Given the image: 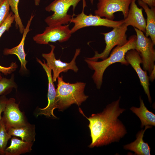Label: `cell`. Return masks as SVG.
<instances>
[{
	"label": "cell",
	"instance_id": "obj_1",
	"mask_svg": "<svg viewBox=\"0 0 155 155\" xmlns=\"http://www.w3.org/2000/svg\"><path fill=\"white\" fill-rule=\"evenodd\" d=\"M121 97L108 104L103 111L86 117L80 108L79 111L89 121L92 139L89 147L92 148L118 142L127 133L126 128L118 117L125 109L119 104Z\"/></svg>",
	"mask_w": 155,
	"mask_h": 155
},
{
	"label": "cell",
	"instance_id": "obj_2",
	"mask_svg": "<svg viewBox=\"0 0 155 155\" xmlns=\"http://www.w3.org/2000/svg\"><path fill=\"white\" fill-rule=\"evenodd\" d=\"M136 40V35L131 36L125 44L117 46L113 50L110 56L102 61H93L86 58L84 60L88 67L94 71L92 78L98 89H100L101 87L104 73L109 66L118 62L126 65H129L125 59V55L128 51L135 49Z\"/></svg>",
	"mask_w": 155,
	"mask_h": 155
},
{
	"label": "cell",
	"instance_id": "obj_3",
	"mask_svg": "<svg viewBox=\"0 0 155 155\" xmlns=\"http://www.w3.org/2000/svg\"><path fill=\"white\" fill-rule=\"evenodd\" d=\"M57 79V108L59 111H62L73 104L79 106L88 98L84 92L86 83L66 82L63 80L62 75L58 77Z\"/></svg>",
	"mask_w": 155,
	"mask_h": 155
},
{
	"label": "cell",
	"instance_id": "obj_4",
	"mask_svg": "<svg viewBox=\"0 0 155 155\" xmlns=\"http://www.w3.org/2000/svg\"><path fill=\"white\" fill-rule=\"evenodd\" d=\"M82 0H54L46 7L48 12L53 11V13L44 20L48 26L67 24L73 17L67 13L71 6L74 11L78 3Z\"/></svg>",
	"mask_w": 155,
	"mask_h": 155
},
{
	"label": "cell",
	"instance_id": "obj_5",
	"mask_svg": "<svg viewBox=\"0 0 155 155\" xmlns=\"http://www.w3.org/2000/svg\"><path fill=\"white\" fill-rule=\"evenodd\" d=\"M83 1V9L82 12L73 17V15L70 23L74 25L71 29L72 34L82 28L90 26H104L113 28L118 26L123 23L124 20L114 21L101 17L97 15L85 14L84 12L86 6L85 0Z\"/></svg>",
	"mask_w": 155,
	"mask_h": 155
},
{
	"label": "cell",
	"instance_id": "obj_6",
	"mask_svg": "<svg viewBox=\"0 0 155 155\" xmlns=\"http://www.w3.org/2000/svg\"><path fill=\"white\" fill-rule=\"evenodd\" d=\"M127 27L123 23L120 26L113 28V29L109 32L101 33L104 36L106 44L105 48L101 53L95 51L93 57L86 58L95 61H97L99 59L104 60L106 58L115 46H122L127 42L126 34Z\"/></svg>",
	"mask_w": 155,
	"mask_h": 155
},
{
	"label": "cell",
	"instance_id": "obj_7",
	"mask_svg": "<svg viewBox=\"0 0 155 155\" xmlns=\"http://www.w3.org/2000/svg\"><path fill=\"white\" fill-rule=\"evenodd\" d=\"M134 28L137 36L135 49L141 56L143 69L150 73L155 66V44L142 32L135 28Z\"/></svg>",
	"mask_w": 155,
	"mask_h": 155
},
{
	"label": "cell",
	"instance_id": "obj_8",
	"mask_svg": "<svg viewBox=\"0 0 155 155\" xmlns=\"http://www.w3.org/2000/svg\"><path fill=\"white\" fill-rule=\"evenodd\" d=\"M72 34L68 24L48 26L43 33L36 34L33 38L37 44H47L49 42H65L69 39Z\"/></svg>",
	"mask_w": 155,
	"mask_h": 155
},
{
	"label": "cell",
	"instance_id": "obj_9",
	"mask_svg": "<svg viewBox=\"0 0 155 155\" xmlns=\"http://www.w3.org/2000/svg\"><path fill=\"white\" fill-rule=\"evenodd\" d=\"M51 51L48 53H42V56L46 60V65L53 71V80L54 82L56 81L60 74L62 72H66L69 70L77 72L78 68L76 65L75 60L81 52L80 49H76L74 55L71 61L69 63L64 62L60 59H56L54 51L55 46L50 44Z\"/></svg>",
	"mask_w": 155,
	"mask_h": 155
},
{
	"label": "cell",
	"instance_id": "obj_10",
	"mask_svg": "<svg viewBox=\"0 0 155 155\" xmlns=\"http://www.w3.org/2000/svg\"><path fill=\"white\" fill-rule=\"evenodd\" d=\"M97 8L94 14L111 20L115 18L114 13L121 12L124 19L127 16L132 0H98Z\"/></svg>",
	"mask_w": 155,
	"mask_h": 155
},
{
	"label": "cell",
	"instance_id": "obj_11",
	"mask_svg": "<svg viewBox=\"0 0 155 155\" xmlns=\"http://www.w3.org/2000/svg\"><path fill=\"white\" fill-rule=\"evenodd\" d=\"M3 113L2 118L7 130L22 126L28 122L24 113L20 109L19 104L13 98L8 99Z\"/></svg>",
	"mask_w": 155,
	"mask_h": 155
},
{
	"label": "cell",
	"instance_id": "obj_12",
	"mask_svg": "<svg viewBox=\"0 0 155 155\" xmlns=\"http://www.w3.org/2000/svg\"><path fill=\"white\" fill-rule=\"evenodd\" d=\"M37 61L40 64L46 72L48 79V92L47 98L48 104L47 106L43 108H39V111L36 114L37 117L40 115H44L48 117H57L54 115L53 111L57 108L56 92L52 75V70L46 65L44 61L43 63L37 58Z\"/></svg>",
	"mask_w": 155,
	"mask_h": 155
},
{
	"label": "cell",
	"instance_id": "obj_13",
	"mask_svg": "<svg viewBox=\"0 0 155 155\" xmlns=\"http://www.w3.org/2000/svg\"><path fill=\"white\" fill-rule=\"evenodd\" d=\"M125 58L129 64L131 66L136 72L141 84L148 96V101L151 103L152 98L149 88V76L147 71L143 70L140 66L142 60L139 53L135 49H131L126 53Z\"/></svg>",
	"mask_w": 155,
	"mask_h": 155
},
{
	"label": "cell",
	"instance_id": "obj_14",
	"mask_svg": "<svg viewBox=\"0 0 155 155\" xmlns=\"http://www.w3.org/2000/svg\"><path fill=\"white\" fill-rule=\"evenodd\" d=\"M135 1L136 0H132L127 16L123 20V23L128 26H131L145 33L146 21L143 15V9L138 7Z\"/></svg>",
	"mask_w": 155,
	"mask_h": 155
},
{
	"label": "cell",
	"instance_id": "obj_15",
	"mask_svg": "<svg viewBox=\"0 0 155 155\" xmlns=\"http://www.w3.org/2000/svg\"><path fill=\"white\" fill-rule=\"evenodd\" d=\"M34 15H32L28 21L27 25L24 28L21 40L17 46L10 49L5 48L3 51L4 55H15L18 57L21 63L20 71H26L27 70L26 65L27 61L26 60V54L24 50V44L26 38L28 33L30 31V26Z\"/></svg>",
	"mask_w": 155,
	"mask_h": 155
},
{
	"label": "cell",
	"instance_id": "obj_16",
	"mask_svg": "<svg viewBox=\"0 0 155 155\" xmlns=\"http://www.w3.org/2000/svg\"><path fill=\"white\" fill-rule=\"evenodd\" d=\"M152 125L145 126L144 129H142L137 133L136 139L134 142L123 146V148L134 152L137 155H150V148L148 144L143 140L146 130L152 127Z\"/></svg>",
	"mask_w": 155,
	"mask_h": 155
},
{
	"label": "cell",
	"instance_id": "obj_17",
	"mask_svg": "<svg viewBox=\"0 0 155 155\" xmlns=\"http://www.w3.org/2000/svg\"><path fill=\"white\" fill-rule=\"evenodd\" d=\"M7 131L10 135L19 137L24 141L34 142L35 140V126L28 122L20 127L9 128Z\"/></svg>",
	"mask_w": 155,
	"mask_h": 155
},
{
	"label": "cell",
	"instance_id": "obj_18",
	"mask_svg": "<svg viewBox=\"0 0 155 155\" xmlns=\"http://www.w3.org/2000/svg\"><path fill=\"white\" fill-rule=\"evenodd\" d=\"M140 100L139 107L132 106L130 108V110L139 118L141 122L142 128L147 125L155 126V115L147 108L141 97Z\"/></svg>",
	"mask_w": 155,
	"mask_h": 155
},
{
	"label": "cell",
	"instance_id": "obj_19",
	"mask_svg": "<svg viewBox=\"0 0 155 155\" xmlns=\"http://www.w3.org/2000/svg\"><path fill=\"white\" fill-rule=\"evenodd\" d=\"M33 142L24 141L13 136L11 139L10 146L6 148V155H19L29 152L32 150Z\"/></svg>",
	"mask_w": 155,
	"mask_h": 155
},
{
	"label": "cell",
	"instance_id": "obj_20",
	"mask_svg": "<svg viewBox=\"0 0 155 155\" xmlns=\"http://www.w3.org/2000/svg\"><path fill=\"white\" fill-rule=\"evenodd\" d=\"M139 5L143 8L147 15L145 36H150L155 44V8H150L146 3L140 0H138Z\"/></svg>",
	"mask_w": 155,
	"mask_h": 155
},
{
	"label": "cell",
	"instance_id": "obj_21",
	"mask_svg": "<svg viewBox=\"0 0 155 155\" xmlns=\"http://www.w3.org/2000/svg\"><path fill=\"white\" fill-rule=\"evenodd\" d=\"M17 85L14 81V76L12 74L11 78H2L0 80V96L9 93L13 89H16Z\"/></svg>",
	"mask_w": 155,
	"mask_h": 155
},
{
	"label": "cell",
	"instance_id": "obj_22",
	"mask_svg": "<svg viewBox=\"0 0 155 155\" xmlns=\"http://www.w3.org/2000/svg\"><path fill=\"white\" fill-rule=\"evenodd\" d=\"M11 137L8 133L1 118L0 122V155H5L8 142Z\"/></svg>",
	"mask_w": 155,
	"mask_h": 155
},
{
	"label": "cell",
	"instance_id": "obj_23",
	"mask_svg": "<svg viewBox=\"0 0 155 155\" xmlns=\"http://www.w3.org/2000/svg\"><path fill=\"white\" fill-rule=\"evenodd\" d=\"M20 0H9V4L15 16L16 26L19 28L20 32L23 34L24 29L21 19L19 13L18 5Z\"/></svg>",
	"mask_w": 155,
	"mask_h": 155
},
{
	"label": "cell",
	"instance_id": "obj_24",
	"mask_svg": "<svg viewBox=\"0 0 155 155\" xmlns=\"http://www.w3.org/2000/svg\"><path fill=\"white\" fill-rule=\"evenodd\" d=\"M9 0H2L0 2V26L9 13Z\"/></svg>",
	"mask_w": 155,
	"mask_h": 155
},
{
	"label": "cell",
	"instance_id": "obj_25",
	"mask_svg": "<svg viewBox=\"0 0 155 155\" xmlns=\"http://www.w3.org/2000/svg\"><path fill=\"white\" fill-rule=\"evenodd\" d=\"M14 20L13 13L12 12H10L6 19L0 26V38L5 31H8Z\"/></svg>",
	"mask_w": 155,
	"mask_h": 155
},
{
	"label": "cell",
	"instance_id": "obj_26",
	"mask_svg": "<svg viewBox=\"0 0 155 155\" xmlns=\"http://www.w3.org/2000/svg\"><path fill=\"white\" fill-rule=\"evenodd\" d=\"M16 62H12L8 67H5L0 65V73L1 72L4 75H7L15 71L18 67Z\"/></svg>",
	"mask_w": 155,
	"mask_h": 155
},
{
	"label": "cell",
	"instance_id": "obj_27",
	"mask_svg": "<svg viewBox=\"0 0 155 155\" xmlns=\"http://www.w3.org/2000/svg\"><path fill=\"white\" fill-rule=\"evenodd\" d=\"M8 98L5 95L0 96V122L1 119V114L4 111Z\"/></svg>",
	"mask_w": 155,
	"mask_h": 155
},
{
	"label": "cell",
	"instance_id": "obj_28",
	"mask_svg": "<svg viewBox=\"0 0 155 155\" xmlns=\"http://www.w3.org/2000/svg\"><path fill=\"white\" fill-rule=\"evenodd\" d=\"M146 4L150 7H154L155 6V0H140Z\"/></svg>",
	"mask_w": 155,
	"mask_h": 155
},
{
	"label": "cell",
	"instance_id": "obj_29",
	"mask_svg": "<svg viewBox=\"0 0 155 155\" xmlns=\"http://www.w3.org/2000/svg\"><path fill=\"white\" fill-rule=\"evenodd\" d=\"M155 66H154L151 72L150 73V75L149 77V81L153 82L155 78Z\"/></svg>",
	"mask_w": 155,
	"mask_h": 155
},
{
	"label": "cell",
	"instance_id": "obj_30",
	"mask_svg": "<svg viewBox=\"0 0 155 155\" xmlns=\"http://www.w3.org/2000/svg\"><path fill=\"white\" fill-rule=\"evenodd\" d=\"M35 4L36 6H38L39 5L40 0H34Z\"/></svg>",
	"mask_w": 155,
	"mask_h": 155
},
{
	"label": "cell",
	"instance_id": "obj_31",
	"mask_svg": "<svg viewBox=\"0 0 155 155\" xmlns=\"http://www.w3.org/2000/svg\"><path fill=\"white\" fill-rule=\"evenodd\" d=\"M90 0L91 3L92 4L93 3L94 0Z\"/></svg>",
	"mask_w": 155,
	"mask_h": 155
},
{
	"label": "cell",
	"instance_id": "obj_32",
	"mask_svg": "<svg viewBox=\"0 0 155 155\" xmlns=\"http://www.w3.org/2000/svg\"><path fill=\"white\" fill-rule=\"evenodd\" d=\"M2 78V76L0 75V80Z\"/></svg>",
	"mask_w": 155,
	"mask_h": 155
},
{
	"label": "cell",
	"instance_id": "obj_33",
	"mask_svg": "<svg viewBox=\"0 0 155 155\" xmlns=\"http://www.w3.org/2000/svg\"><path fill=\"white\" fill-rule=\"evenodd\" d=\"M2 0H0V2L2 1Z\"/></svg>",
	"mask_w": 155,
	"mask_h": 155
}]
</instances>
